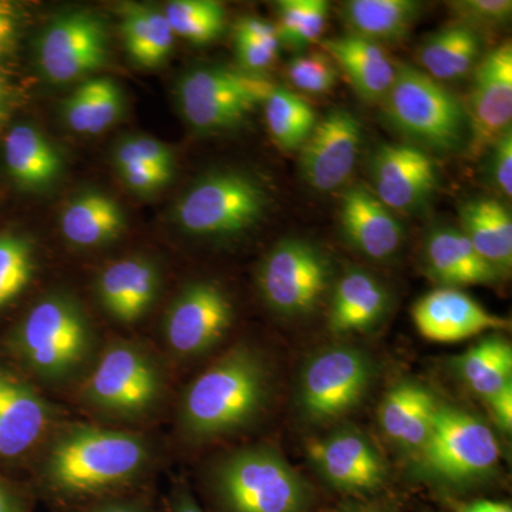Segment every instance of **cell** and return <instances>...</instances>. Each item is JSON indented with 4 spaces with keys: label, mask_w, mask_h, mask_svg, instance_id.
<instances>
[{
    "label": "cell",
    "mask_w": 512,
    "mask_h": 512,
    "mask_svg": "<svg viewBox=\"0 0 512 512\" xmlns=\"http://www.w3.org/2000/svg\"><path fill=\"white\" fill-rule=\"evenodd\" d=\"M271 394L268 367L256 350L235 346L190 384L181 406L192 439L227 436L262 413Z\"/></svg>",
    "instance_id": "1"
},
{
    "label": "cell",
    "mask_w": 512,
    "mask_h": 512,
    "mask_svg": "<svg viewBox=\"0 0 512 512\" xmlns=\"http://www.w3.org/2000/svg\"><path fill=\"white\" fill-rule=\"evenodd\" d=\"M500 454L488 424L467 410L439 402L429 439L412 457V476L439 488L463 491L493 476Z\"/></svg>",
    "instance_id": "2"
},
{
    "label": "cell",
    "mask_w": 512,
    "mask_h": 512,
    "mask_svg": "<svg viewBox=\"0 0 512 512\" xmlns=\"http://www.w3.org/2000/svg\"><path fill=\"white\" fill-rule=\"evenodd\" d=\"M147 458L146 441L134 434L77 427L53 446L47 477L64 493H96L136 476Z\"/></svg>",
    "instance_id": "3"
},
{
    "label": "cell",
    "mask_w": 512,
    "mask_h": 512,
    "mask_svg": "<svg viewBox=\"0 0 512 512\" xmlns=\"http://www.w3.org/2000/svg\"><path fill=\"white\" fill-rule=\"evenodd\" d=\"M382 103L390 127L421 150L453 153L470 137L464 104L423 70L397 66Z\"/></svg>",
    "instance_id": "4"
},
{
    "label": "cell",
    "mask_w": 512,
    "mask_h": 512,
    "mask_svg": "<svg viewBox=\"0 0 512 512\" xmlns=\"http://www.w3.org/2000/svg\"><path fill=\"white\" fill-rule=\"evenodd\" d=\"M228 512H309L311 484L275 448L254 446L229 454L214 474Z\"/></svg>",
    "instance_id": "5"
},
{
    "label": "cell",
    "mask_w": 512,
    "mask_h": 512,
    "mask_svg": "<svg viewBox=\"0 0 512 512\" xmlns=\"http://www.w3.org/2000/svg\"><path fill=\"white\" fill-rule=\"evenodd\" d=\"M264 185L239 171L205 175L175 205L178 227L202 238H232L249 231L268 208Z\"/></svg>",
    "instance_id": "6"
},
{
    "label": "cell",
    "mask_w": 512,
    "mask_h": 512,
    "mask_svg": "<svg viewBox=\"0 0 512 512\" xmlns=\"http://www.w3.org/2000/svg\"><path fill=\"white\" fill-rule=\"evenodd\" d=\"M275 89V84L244 70L231 67H198L181 77L177 101L184 120L200 133L234 130Z\"/></svg>",
    "instance_id": "7"
},
{
    "label": "cell",
    "mask_w": 512,
    "mask_h": 512,
    "mask_svg": "<svg viewBox=\"0 0 512 512\" xmlns=\"http://www.w3.org/2000/svg\"><path fill=\"white\" fill-rule=\"evenodd\" d=\"M375 366L355 346H330L309 357L299 376V412L313 424H325L352 413L373 382Z\"/></svg>",
    "instance_id": "8"
},
{
    "label": "cell",
    "mask_w": 512,
    "mask_h": 512,
    "mask_svg": "<svg viewBox=\"0 0 512 512\" xmlns=\"http://www.w3.org/2000/svg\"><path fill=\"white\" fill-rule=\"evenodd\" d=\"M90 340L86 315L63 295H50L37 302L16 335L26 362L47 379H62L82 365Z\"/></svg>",
    "instance_id": "9"
},
{
    "label": "cell",
    "mask_w": 512,
    "mask_h": 512,
    "mask_svg": "<svg viewBox=\"0 0 512 512\" xmlns=\"http://www.w3.org/2000/svg\"><path fill=\"white\" fill-rule=\"evenodd\" d=\"M332 282L328 256L305 239H285L265 256L258 288L266 305L282 318L298 319L319 308Z\"/></svg>",
    "instance_id": "10"
},
{
    "label": "cell",
    "mask_w": 512,
    "mask_h": 512,
    "mask_svg": "<svg viewBox=\"0 0 512 512\" xmlns=\"http://www.w3.org/2000/svg\"><path fill=\"white\" fill-rule=\"evenodd\" d=\"M110 56L109 30L100 16L73 10L57 16L43 30L37 45V64L50 83L83 79L106 66Z\"/></svg>",
    "instance_id": "11"
},
{
    "label": "cell",
    "mask_w": 512,
    "mask_h": 512,
    "mask_svg": "<svg viewBox=\"0 0 512 512\" xmlns=\"http://www.w3.org/2000/svg\"><path fill=\"white\" fill-rule=\"evenodd\" d=\"M306 454L313 470L338 493L352 497L375 495L389 480L382 454L366 434L353 427L312 439Z\"/></svg>",
    "instance_id": "12"
},
{
    "label": "cell",
    "mask_w": 512,
    "mask_h": 512,
    "mask_svg": "<svg viewBox=\"0 0 512 512\" xmlns=\"http://www.w3.org/2000/svg\"><path fill=\"white\" fill-rule=\"evenodd\" d=\"M161 379L156 366L141 350L130 345L111 346L86 384V396L109 413H146L160 396Z\"/></svg>",
    "instance_id": "13"
},
{
    "label": "cell",
    "mask_w": 512,
    "mask_h": 512,
    "mask_svg": "<svg viewBox=\"0 0 512 512\" xmlns=\"http://www.w3.org/2000/svg\"><path fill=\"white\" fill-rule=\"evenodd\" d=\"M466 109L470 153L488 150L512 124V45L504 42L478 62Z\"/></svg>",
    "instance_id": "14"
},
{
    "label": "cell",
    "mask_w": 512,
    "mask_h": 512,
    "mask_svg": "<svg viewBox=\"0 0 512 512\" xmlns=\"http://www.w3.org/2000/svg\"><path fill=\"white\" fill-rule=\"evenodd\" d=\"M363 143V128L355 114L335 109L318 120L301 147L303 181L318 192L342 187L355 170Z\"/></svg>",
    "instance_id": "15"
},
{
    "label": "cell",
    "mask_w": 512,
    "mask_h": 512,
    "mask_svg": "<svg viewBox=\"0 0 512 512\" xmlns=\"http://www.w3.org/2000/svg\"><path fill=\"white\" fill-rule=\"evenodd\" d=\"M232 320L234 308L227 293L214 282H194L168 309L165 338L178 355H201L224 338Z\"/></svg>",
    "instance_id": "16"
},
{
    "label": "cell",
    "mask_w": 512,
    "mask_h": 512,
    "mask_svg": "<svg viewBox=\"0 0 512 512\" xmlns=\"http://www.w3.org/2000/svg\"><path fill=\"white\" fill-rule=\"evenodd\" d=\"M373 194L394 211L414 212L439 188V171L427 151L413 144H384L370 163Z\"/></svg>",
    "instance_id": "17"
},
{
    "label": "cell",
    "mask_w": 512,
    "mask_h": 512,
    "mask_svg": "<svg viewBox=\"0 0 512 512\" xmlns=\"http://www.w3.org/2000/svg\"><path fill=\"white\" fill-rule=\"evenodd\" d=\"M412 315L420 335L439 343L461 342L510 325L507 319L487 311L466 292L443 286L419 299Z\"/></svg>",
    "instance_id": "18"
},
{
    "label": "cell",
    "mask_w": 512,
    "mask_h": 512,
    "mask_svg": "<svg viewBox=\"0 0 512 512\" xmlns=\"http://www.w3.org/2000/svg\"><path fill=\"white\" fill-rule=\"evenodd\" d=\"M340 227L350 247L373 261H387L399 254L404 229L396 215L372 190L363 185L343 194Z\"/></svg>",
    "instance_id": "19"
},
{
    "label": "cell",
    "mask_w": 512,
    "mask_h": 512,
    "mask_svg": "<svg viewBox=\"0 0 512 512\" xmlns=\"http://www.w3.org/2000/svg\"><path fill=\"white\" fill-rule=\"evenodd\" d=\"M427 275L443 288L497 285L505 276L481 258L466 235L453 227L434 228L423 245Z\"/></svg>",
    "instance_id": "20"
},
{
    "label": "cell",
    "mask_w": 512,
    "mask_h": 512,
    "mask_svg": "<svg viewBox=\"0 0 512 512\" xmlns=\"http://www.w3.org/2000/svg\"><path fill=\"white\" fill-rule=\"evenodd\" d=\"M440 400L423 384L402 380L384 394L377 412L380 429L394 446L416 456L429 439Z\"/></svg>",
    "instance_id": "21"
},
{
    "label": "cell",
    "mask_w": 512,
    "mask_h": 512,
    "mask_svg": "<svg viewBox=\"0 0 512 512\" xmlns=\"http://www.w3.org/2000/svg\"><path fill=\"white\" fill-rule=\"evenodd\" d=\"M52 419L46 400L28 383L0 370V457L22 456Z\"/></svg>",
    "instance_id": "22"
},
{
    "label": "cell",
    "mask_w": 512,
    "mask_h": 512,
    "mask_svg": "<svg viewBox=\"0 0 512 512\" xmlns=\"http://www.w3.org/2000/svg\"><path fill=\"white\" fill-rule=\"evenodd\" d=\"M160 275L157 266L144 258H126L107 266L97 281L103 308L120 322L143 318L156 301Z\"/></svg>",
    "instance_id": "23"
},
{
    "label": "cell",
    "mask_w": 512,
    "mask_h": 512,
    "mask_svg": "<svg viewBox=\"0 0 512 512\" xmlns=\"http://www.w3.org/2000/svg\"><path fill=\"white\" fill-rule=\"evenodd\" d=\"M322 46L348 76L360 99L382 103L392 89L397 70L382 46L350 33L323 40Z\"/></svg>",
    "instance_id": "24"
},
{
    "label": "cell",
    "mask_w": 512,
    "mask_h": 512,
    "mask_svg": "<svg viewBox=\"0 0 512 512\" xmlns=\"http://www.w3.org/2000/svg\"><path fill=\"white\" fill-rule=\"evenodd\" d=\"M389 306V292L375 276L352 269L339 279L333 292L329 329L335 335L367 332L382 322Z\"/></svg>",
    "instance_id": "25"
},
{
    "label": "cell",
    "mask_w": 512,
    "mask_h": 512,
    "mask_svg": "<svg viewBox=\"0 0 512 512\" xmlns=\"http://www.w3.org/2000/svg\"><path fill=\"white\" fill-rule=\"evenodd\" d=\"M5 161L12 180L26 191L52 187L64 167L59 150L29 124H19L6 134Z\"/></svg>",
    "instance_id": "26"
},
{
    "label": "cell",
    "mask_w": 512,
    "mask_h": 512,
    "mask_svg": "<svg viewBox=\"0 0 512 512\" xmlns=\"http://www.w3.org/2000/svg\"><path fill=\"white\" fill-rule=\"evenodd\" d=\"M460 231L484 261L507 278L512 266V218L495 198H471L460 207Z\"/></svg>",
    "instance_id": "27"
},
{
    "label": "cell",
    "mask_w": 512,
    "mask_h": 512,
    "mask_svg": "<svg viewBox=\"0 0 512 512\" xmlns=\"http://www.w3.org/2000/svg\"><path fill=\"white\" fill-rule=\"evenodd\" d=\"M60 228L63 237L74 247L96 248L123 234L126 217L113 197L90 190L77 195L64 207Z\"/></svg>",
    "instance_id": "28"
},
{
    "label": "cell",
    "mask_w": 512,
    "mask_h": 512,
    "mask_svg": "<svg viewBox=\"0 0 512 512\" xmlns=\"http://www.w3.org/2000/svg\"><path fill=\"white\" fill-rule=\"evenodd\" d=\"M478 30L453 22L424 40L419 50L423 72L436 82H457L476 69L483 42Z\"/></svg>",
    "instance_id": "29"
},
{
    "label": "cell",
    "mask_w": 512,
    "mask_h": 512,
    "mask_svg": "<svg viewBox=\"0 0 512 512\" xmlns=\"http://www.w3.org/2000/svg\"><path fill=\"white\" fill-rule=\"evenodd\" d=\"M423 3L414 0H349L342 3L340 15L350 35L370 42H402L421 16Z\"/></svg>",
    "instance_id": "30"
},
{
    "label": "cell",
    "mask_w": 512,
    "mask_h": 512,
    "mask_svg": "<svg viewBox=\"0 0 512 512\" xmlns=\"http://www.w3.org/2000/svg\"><path fill=\"white\" fill-rule=\"evenodd\" d=\"M454 372L471 392L488 402L512 384V346L500 333H490L453 360Z\"/></svg>",
    "instance_id": "31"
},
{
    "label": "cell",
    "mask_w": 512,
    "mask_h": 512,
    "mask_svg": "<svg viewBox=\"0 0 512 512\" xmlns=\"http://www.w3.org/2000/svg\"><path fill=\"white\" fill-rule=\"evenodd\" d=\"M123 110V93L117 83L107 77L86 80L67 96L62 106L67 127L74 133L89 136L113 126Z\"/></svg>",
    "instance_id": "32"
},
{
    "label": "cell",
    "mask_w": 512,
    "mask_h": 512,
    "mask_svg": "<svg viewBox=\"0 0 512 512\" xmlns=\"http://www.w3.org/2000/svg\"><path fill=\"white\" fill-rule=\"evenodd\" d=\"M121 35L128 55L138 66H160L174 46V33L163 12L143 5H126L121 13Z\"/></svg>",
    "instance_id": "33"
},
{
    "label": "cell",
    "mask_w": 512,
    "mask_h": 512,
    "mask_svg": "<svg viewBox=\"0 0 512 512\" xmlns=\"http://www.w3.org/2000/svg\"><path fill=\"white\" fill-rule=\"evenodd\" d=\"M264 110L269 133L284 150L301 148L318 123L315 110L308 101L281 87L275 86L269 94Z\"/></svg>",
    "instance_id": "34"
},
{
    "label": "cell",
    "mask_w": 512,
    "mask_h": 512,
    "mask_svg": "<svg viewBox=\"0 0 512 512\" xmlns=\"http://www.w3.org/2000/svg\"><path fill=\"white\" fill-rule=\"evenodd\" d=\"M165 19L174 36L195 45L214 42L227 25V13L214 0H174L164 10Z\"/></svg>",
    "instance_id": "35"
},
{
    "label": "cell",
    "mask_w": 512,
    "mask_h": 512,
    "mask_svg": "<svg viewBox=\"0 0 512 512\" xmlns=\"http://www.w3.org/2000/svg\"><path fill=\"white\" fill-rule=\"evenodd\" d=\"M35 271V254L29 239L15 234L0 235V308L25 291Z\"/></svg>",
    "instance_id": "36"
},
{
    "label": "cell",
    "mask_w": 512,
    "mask_h": 512,
    "mask_svg": "<svg viewBox=\"0 0 512 512\" xmlns=\"http://www.w3.org/2000/svg\"><path fill=\"white\" fill-rule=\"evenodd\" d=\"M286 74L296 89L311 94L329 93L339 77L332 59L320 53L295 57L288 63Z\"/></svg>",
    "instance_id": "37"
},
{
    "label": "cell",
    "mask_w": 512,
    "mask_h": 512,
    "mask_svg": "<svg viewBox=\"0 0 512 512\" xmlns=\"http://www.w3.org/2000/svg\"><path fill=\"white\" fill-rule=\"evenodd\" d=\"M456 22L464 23L470 28L498 29L511 22V0H458L448 3Z\"/></svg>",
    "instance_id": "38"
},
{
    "label": "cell",
    "mask_w": 512,
    "mask_h": 512,
    "mask_svg": "<svg viewBox=\"0 0 512 512\" xmlns=\"http://www.w3.org/2000/svg\"><path fill=\"white\" fill-rule=\"evenodd\" d=\"M114 165L128 190L140 195L156 194L163 190L174 175V167L147 161L120 160L114 161Z\"/></svg>",
    "instance_id": "39"
},
{
    "label": "cell",
    "mask_w": 512,
    "mask_h": 512,
    "mask_svg": "<svg viewBox=\"0 0 512 512\" xmlns=\"http://www.w3.org/2000/svg\"><path fill=\"white\" fill-rule=\"evenodd\" d=\"M137 160L175 167L174 153L167 144L156 138L134 136L120 141L113 153V161Z\"/></svg>",
    "instance_id": "40"
},
{
    "label": "cell",
    "mask_w": 512,
    "mask_h": 512,
    "mask_svg": "<svg viewBox=\"0 0 512 512\" xmlns=\"http://www.w3.org/2000/svg\"><path fill=\"white\" fill-rule=\"evenodd\" d=\"M488 150H491L488 175L501 195L510 200L512 197V128L498 138Z\"/></svg>",
    "instance_id": "41"
},
{
    "label": "cell",
    "mask_w": 512,
    "mask_h": 512,
    "mask_svg": "<svg viewBox=\"0 0 512 512\" xmlns=\"http://www.w3.org/2000/svg\"><path fill=\"white\" fill-rule=\"evenodd\" d=\"M311 6L312 0H281L276 3L278 25L275 26L281 45L292 47Z\"/></svg>",
    "instance_id": "42"
},
{
    "label": "cell",
    "mask_w": 512,
    "mask_h": 512,
    "mask_svg": "<svg viewBox=\"0 0 512 512\" xmlns=\"http://www.w3.org/2000/svg\"><path fill=\"white\" fill-rule=\"evenodd\" d=\"M235 49L244 72L259 74L268 70L279 55V47L259 45L248 40L235 39Z\"/></svg>",
    "instance_id": "43"
},
{
    "label": "cell",
    "mask_w": 512,
    "mask_h": 512,
    "mask_svg": "<svg viewBox=\"0 0 512 512\" xmlns=\"http://www.w3.org/2000/svg\"><path fill=\"white\" fill-rule=\"evenodd\" d=\"M329 9V3L325 0H312L311 9H309L308 16L293 42L292 49H305L322 36L326 23H328Z\"/></svg>",
    "instance_id": "44"
},
{
    "label": "cell",
    "mask_w": 512,
    "mask_h": 512,
    "mask_svg": "<svg viewBox=\"0 0 512 512\" xmlns=\"http://www.w3.org/2000/svg\"><path fill=\"white\" fill-rule=\"evenodd\" d=\"M235 39L279 47V49L282 46L276 26L259 18H242L239 20L237 26H235Z\"/></svg>",
    "instance_id": "45"
},
{
    "label": "cell",
    "mask_w": 512,
    "mask_h": 512,
    "mask_svg": "<svg viewBox=\"0 0 512 512\" xmlns=\"http://www.w3.org/2000/svg\"><path fill=\"white\" fill-rule=\"evenodd\" d=\"M18 32L15 9L8 2L0 0V63L12 53Z\"/></svg>",
    "instance_id": "46"
},
{
    "label": "cell",
    "mask_w": 512,
    "mask_h": 512,
    "mask_svg": "<svg viewBox=\"0 0 512 512\" xmlns=\"http://www.w3.org/2000/svg\"><path fill=\"white\" fill-rule=\"evenodd\" d=\"M487 404L498 429L505 434H510L512 431V384H508L500 393L495 394Z\"/></svg>",
    "instance_id": "47"
},
{
    "label": "cell",
    "mask_w": 512,
    "mask_h": 512,
    "mask_svg": "<svg viewBox=\"0 0 512 512\" xmlns=\"http://www.w3.org/2000/svg\"><path fill=\"white\" fill-rule=\"evenodd\" d=\"M454 510L456 512H512V507L505 501L478 500L471 503H456Z\"/></svg>",
    "instance_id": "48"
},
{
    "label": "cell",
    "mask_w": 512,
    "mask_h": 512,
    "mask_svg": "<svg viewBox=\"0 0 512 512\" xmlns=\"http://www.w3.org/2000/svg\"><path fill=\"white\" fill-rule=\"evenodd\" d=\"M335 512H399L392 504L380 501H349L340 505Z\"/></svg>",
    "instance_id": "49"
},
{
    "label": "cell",
    "mask_w": 512,
    "mask_h": 512,
    "mask_svg": "<svg viewBox=\"0 0 512 512\" xmlns=\"http://www.w3.org/2000/svg\"><path fill=\"white\" fill-rule=\"evenodd\" d=\"M168 512H202L198 504L187 488H178L171 498L170 511Z\"/></svg>",
    "instance_id": "50"
},
{
    "label": "cell",
    "mask_w": 512,
    "mask_h": 512,
    "mask_svg": "<svg viewBox=\"0 0 512 512\" xmlns=\"http://www.w3.org/2000/svg\"><path fill=\"white\" fill-rule=\"evenodd\" d=\"M9 83L3 73L0 72V127L8 117Z\"/></svg>",
    "instance_id": "51"
},
{
    "label": "cell",
    "mask_w": 512,
    "mask_h": 512,
    "mask_svg": "<svg viewBox=\"0 0 512 512\" xmlns=\"http://www.w3.org/2000/svg\"><path fill=\"white\" fill-rule=\"evenodd\" d=\"M0 512H20L15 498L2 483H0Z\"/></svg>",
    "instance_id": "52"
},
{
    "label": "cell",
    "mask_w": 512,
    "mask_h": 512,
    "mask_svg": "<svg viewBox=\"0 0 512 512\" xmlns=\"http://www.w3.org/2000/svg\"><path fill=\"white\" fill-rule=\"evenodd\" d=\"M90 512H146L143 508L138 507V505L131 504H114L107 505V507L99 508V510H94Z\"/></svg>",
    "instance_id": "53"
}]
</instances>
